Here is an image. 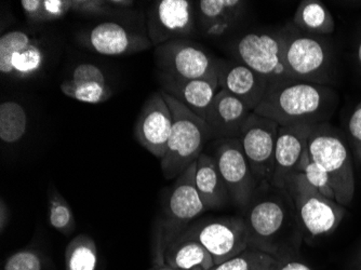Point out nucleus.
Segmentation results:
<instances>
[{"mask_svg":"<svg viewBox=\"0 0 361 270\" xmlns=\"http://www.w3.org/2000/svg\"><path fill=\"white\" fill-rule=\"evenodd\" d=\"M78 39L92 51L105 56H130L149 50L147 36L135 34L116 22H103L81 32Z\"/></svg>","mask_w":361,"mask_h":270,"instance_id":"15","label":"nucleus"},{"mask_svg":"<svg viewBox=\"0 0 361 270\" xmlns=\"http://www.w3.org/2000/svg\"><path fill=\"white\" fill-rule=\"evenodd\" d=\"M159 76L200 79L218 76L221 61L190 39H176L155 48Z\"/></svg>","mask_w":361,"mask_h":270,"instance_id":"7","label":"nucleus"},{"mask_svg":"<svg viewBox=\"0 0 361 270\" xmlns=\"http://www.w3.org/2000/svg\"><path fill=\"white\" fill-rule=\"evenodd\" d=\"M286 67L292 78L324 85L331 78V47L322 36L312 35L288 23L279 30Z\"/></svg>","mask_w":361,"mask_h":270,"instance_id":"4","label":"nucleus"},{"mask_svg":"<svg viewBox=\"0 0 361 270\" xmlns=\"http://www.w3.org/2000/svg\"><path fill=\"white\" fill-rule=\"evenodd\" d=\"M298 172L303 174L306 180H308L310 185H313L314 188L322 192L326 198L336 200L334 190H332L331 184H330L329 176L324 171V168L320 166L319 164H316L312 158L308 155V152H306L298 168Z\"/></svg>","mask_w":361,"mask_h":270,"instance_id":"31","label":"nucleus"},{"mask_svg":"<svg viewBox=\"0 0 361 270\" xmlns=\"http://www.w3.org/2000/svg\"><path fill=\"white\" fill-rule=\"evenodd\" d=\"M348 135L356 157L361 164V102L355 107L348 121Z\"/></svg>","mask_w":361,"mask_h":270,"instance_id":"34","label":"nucleus"},{"mask_svg":"<svg viewBox=\"0 0 361 270\" xmlns=\"http://www.w3.org/2000/svg\"><path fill=\"white\" fill-rule=\"evenodd\" d=\"M218 77L220 89L240 99L251 111L259 106L271 87L269 79L240 62L221 61Z\"/></svg>","mask_w":361,"mask_h":270,"instance_id":"18","label":"nucleus"},{"mask_svg":"<svg viewBox=\"0 0 361 270\" xmlns=\"http://www.w3.org/2000/svg\"><path fill=\"white\" fill-rule=\"evenodd\" d=\"M292 24L316 36L330 35L336 30V21L329 9L317 0H303L298 6Z\"/></svg>","mask_w":361,"mask_h":270,"instance_id":"25","label":"nucleus"},{"mask_svg":"<svg viewBox=\"0 0 361 270\" xmlns=\"http://www.w3.org/2000/svg\"><path fill=\"white\" fill-rule=\"evenodd\" d=\"M336 94L332 89L306 81L293 80L271 87L253 113L279 125H317L334 111Z\"/></svg>","mask_w":361,"mask_h":270,"instance_id":"1","label":"nucleus"},{"mask_svg":"<svg viewBox=\"0 0 361 270\" xmlns=\"http://www.w3.org/2000/svg\"><path fill=\"white\" fill-rule=\"evenodd\" d=\"M147 37L153 47L188 39L196 30L195 4L188 0H158L147 12Z\"/></svg>","mask_w":361,"mask_h":270,"instance_id":"11","label":"nucleus"},{"mask_svg":"<svg viewBox=\"0 0 361 270\" xmlns=\"http://www.w3.org/2000/svg\"><path fill=\"white\" fill-rule=\"evenodd\" d=\"M313 125L302 123L279 127L271 184L277 190H285L288 180L297 173L298 168L307 152L308 137Z\"/></svg>","mask_w":361,"mask_h":270,"instance_id":"16","label":"nucleus"},{"mask_svg":"<svg viewBox=\"0 0 361 270\" xmlns=\"http://www.w3.org/2000/svg\"><path fill=\"white\" fill-rule=\"evenodd\" d=\"M155 270H176V269H173V268H171V267H169V266L168 265H162V266H160V267H158L157 269H155Z\"/></svg>","mask_w":361,"mask_h":270,"instance_id":"39","label":"nucleus"},{"mask_svg":"<svg viewBox=\"0 0 361 270\" xmlns=\"http://www.w3.org/2000/svg\"><path fill=\"white\" fill-rule=\"evenodd\" d=\"M234 54L238 62L269 79L271 87L295 80L286 67L279 30L245 34L235 44Z\"/></svg>","mask_w":361,"mask_h":270,"instance_id":"6","label":"nucleus"},{"mask_svg":"<svg viewBox=\"0 0 361 270\" xmlns=\"http://www.w3.org/2000/svg\"><path fill=\"white\" fill-rule=\"evenodd\" d=\"M276 270H312L305 264L300 263V262H288L283 266H277Z\"/></svg>","mask_w":361,"mask_h":270,"instance_id":"36","label":"nucleus"},{"mask_svg":"<svg viewBox=\"0 0 361 270\" xmlns=\"http://www.w3.org/2000/svg\"><path fill=\"white\" fill-rule=\"evenodd\" d=\"M285 190L293 200L300 225L310 237L330 235L345 216V207L318 192L300 172L288 180Z\"/></svg>","mask_w":361,"mask_h":270,"instance_id":"5","label":"nucleus"},{"mask_svg":"<svg viewBox=\"0 0 361 270\" xmlns=\"http://www.w3.org/2000/svg\"><path fill=\"white\" fill-rule=\"evenodd\" d=\"M27 130L25 109L14 101H6L0 105V139L8 144L23 139Z\"/></svg>","mask_w":361,"mask_h":270,"instance_id":"26","label":"nucleus"},{"mask_svg":"<svg viewBox=\"0 0 361 270\" xmlns=\"http://www.w3.org/2000/svg\"><path fill=\"white\" fill-rule=\"evenodd\" d=\"M196 161L190 164L183 173L176 178L169 199L166 217L158 235L160 251L178 238L180 233L192 219L207 211L195 183Z\"/></svg>","mask_w":361,"mask_h":270,"instance_id":"8","label":"nucleus"},{"mask_svg":"<svg viewBox=\"0 0 361 270\" xmlns=\"http://www.w3.org/2000/svg\"><path fill=\"white\" fill-rule=\"evenodd\" d=\"M162 91L176 97L200 117L204 118L213 99L220 90L219 77L176 79L160 76Z\"/></svg>","mask_w":361,"mask_h":270,"instance_id":"21","label":"nucleus"},{"mask_svg":"<svg viewBox=\"0 0 361 270\" xmlns=\"http://www.w3.org/2000/svg\"><path fill=\"white\" fill-rule=\"evenodd\" d=\"M216 148V166L224 180L229 198L247 206L255 188V178L238 139L221 140Z\"/></svg>","mask_w":361,"mask_h":270,"instance_id":"14","label":"nucleus"},{"mask_svg":"<svg viewBox=\"0 0 361 270\" xmlns=\"http://www.w3.org/2000/svg\"><path fill=\"white\" fill-rule=\"evenodd\" d=\"M48 219L49 224L63 235H71L76 226L70 204L54 188H49Z\"/></svg>","mask_w":361,"mask_h":270,"instance_id":"30","label":"nucleus"},{"mask_svg":"<svg viewBox=\"0 0 361 270\" xmlns=\"http://www.w3.org/2000/svg\"><path fill=\"white\" fill-rule=\"evenodd\" d=\"M44 259L39 252L24 249L16 252L6 259L4 270H42Z\"/></svg>","mask_w":361,"mask_h":270,"instance_id":"32","label":"nucleus"},{"mask_svg":"<svg viewBox=\"0 0 361 270\" xmlns=\"http://www.w3.org/2000/svg\"><path fill=\"white\" fill-rule=\"evenodd\" d=\"M194 4L200 30L211 38L221 37L232 30L247 6L241 0H198Z\"/></svg>","mask_w":361,"mask_h":270,"instance_id":"22","label":"nucleus"},{"mask_svg":"<svg viewBox=\"0 0 361 270\" xmlns=\"http://www.w3.org/2000/svg\"><path fill=\"white\" fill-rule=\"evenodd\" d=\"M111 7H118L121 9H127V8L133 7L135 5L133 1H128V0H111V1H107Z\"/></svg>","mask_w":361,"mask_h":270,"instance_id":"37","label":"nucleus"},{"mask_svg":"<svg viewBox=\"0 0 361 270\" xmlns=\"http://www.w3.org/2000/svg\"><path fill=\"white\" fill-rule=\"evenodd\" d=\"M250 249L271 254V243L289 222V212L279 199H264L251 207L245 219Z\"/></svg>","mask_w":361,"mask_h":270,"instance_id":"17","label":"nucleus"},{"mask_svg":"<svg viewBox=\"0 0 361 270\" xmlns=\"http://www.w3.org/2000/svg\"><path fill=\"white\" fill-rule=\"evenodd\" d=\"M178 235L198 241L209 252L214 266L240 254L249 245L245 219L239 217H223L200 223Z\"/></svg>","mask_w":361,"mask_h":270,"instance_id":"9","label":"nucleus"},{"mask_svg":"<svg viewBox=\"0 0 361 270\" xmlns=\"http://www.w3.org/2000/svg\"><path fill=\"white\" fill-rule=\"evenodd\" d=\"M162 259L166 265L176 270H210L214 267L209 252L194 239L178 235L164 249Z\"/></svg>","mask_w":361,"mask_h":270,"instance_id":"23","label":"nucleus"},{"mask_svg":"<svg viewBox=\"0 0 361 270\" xmlns=\"http://www.w3.org/2000/svg\"></svg>","mask_w":361,"mask_h":270,"instance_id":"40","label":"nucleus"},{"mask_svg":"<svg viewBox=\"0 0 361 270\" xmlns=\"http://www.w3.org/2000/svg\"><path fill=\"white\" fill-rule=\"evenodd\" d=\"M195 183L207 210L220 208L229 198L216 159L207 154L202 153L197 159Z\"/></svg>","mask_w":361,"mask_h":270,"instance_id":"24","label":"nucleus"},{"mask_svg":"<svg viewBox=\"0 0 361 270\" xmlns=\"http://www.w3.org/2000/svg\"><path fill=\"white\" fill-rule=\"evenodd\" d=\"M308 155L324 168L341 206H350L355 195L352 159L340 132L329 123L314 125L307 143Z\"/></svg>","mask_w":361,"mask_h":270,"instance_id":"3","label":"nucleus"},{"mask_svg":"<svg viewBox=\"0 0 361 270\" xmlns=\"http://www.w3.org/2000/svg\"><path fill=\"white\" fill-rule=\"evenodd\" d=\"M20 4L32 23L58 21L74 12V0H22Z\"/></svg>","mask_w":361,"mask_h":270,"instance_id":"27","label":"nucleus"},{"mask_svg":"<svg viewBox=\"0 0 361 270\" xmlns=\"http://www.w3.org/2000/svg\"><path fill=\"white\" fill-rule=\"evenodd\" d=\"M60 89L70 99L87 104H101L113 95L104 73L91 63H82L75 67L71 78L65 79Z\"/></svg>","mask_w":361,"mask_h":270,"instance_id":"20","label":"nucleus"},{"mask_svg":"<svg viewBox=\"0 0 361 270\" xmlns=\"http://www.w3.org/2000/svg\"><path fill=\"white\" fill-rule=\"evenodd\" d=\"M278 261L267 252L247 249L233 259L214 266L210 270H276Z\"/></svg>","mask_w":361,"mask_h":270,"instance_id":"29","label":"nucleus"},{"mask_svg":"<svg viewBox=\"0 0 361 270\" xmlns=\"http://www.w3.org/2000/svg\"><path fill=\"white\" fill-rule=\"evenodd\" d=\"M172 130V115L161 91L152 93L140 111L135 137L142 147L161 160L167 152Z\"/></svg>","mask_w":361,"mask_h":270,"instance_id":"13","label":"nucleus"},{"mask_svg":"<svg viewBox=\"0 0 361 270\" xmlns=\"http://www.w3.org/2000/svg\"><path fill=\"white\" fill-rule=\"evenodd\" d=\"M74 12L86 16H109L116 10L109 8L107 1L101 0H74Z\"/></svg>","mask_w":361,"mask_h":270,"instance_id":"33","label":"nucleus"},{"mask_svg":"<svg viewBox=\"0 0 361 270\" xmlns=\"http://www.w3.org/2000/svg\"><path fill=\"white\" fill-rule=\"evenodd\" d=\"M160 91L172 115L171 134L160 166L166 180H173L197 161L204 144L213 137L212 132L204 118L192 113L176 97Z\"/></svg>","mask_w":361,"mask_h":270,"instance_id":"2","label":"nucleus"},{"mask_svg":"<svg viewBox=\"0 0 361 270\" xmlns=\"http://www.w3.org/2000/svg\"><path fill=\"white\" fill-rule=\"evenodd\" d=\"M281 125L269 118L251 113L238 140L255 180L271 185L274 174L275 147Z\"/></svg>","mask_w":361,"mask_h":270,"instance_id":"10","label":"nucleus"},{"mask_svg":"<svg viewBox=\"0 0 361 270\" xmlns=\"http://www.w3.org/2000/svg\"><path fill=\"white\" fill-rule=\"evenodd\" d=\"M46 54L36 38L23 30H10L0 38V72L14 79H28L42 72Z\"/></svg>","mask_w":361,"mask_h":270,"instance_id":"12","label":"nucleus"},{"mask_svg":"<svg viewBox=\"0 0 361 270\" xmlns=\"http://www.w3.org/2000/svg\"><path fill=\"white\" fill-rule=\"evenodd\" d=\"M8 222H9V210H8V207L6 206L4 199H1L0 201V231H1V233L5 231Z\"/></svg>","mask_w":361,"mask_h":270,"instance_id":"35","label":"nucleus"},{"mask_svg":"<svg viewBox=\"0 0 361 270\" xmlns=\"http://www.w3.org/2000/svg\"><path fill=\"white\" fill-rule=\"evenodd\" d=\"M252 113L245 103L220 89L204 116L212 137L216 139H238L241 129Z\"/></svg>","mask_w":361,"mask_h":270,"instance_id":"19","label":"nucleus"},{"mask_svg":"<svg viewBox=\"0 0 361 270\" xmlns=\"http://www.w3.org/2000/svg\"><path fill=\"white\" fill-rule=\"evenodd\" d=\"M97 247L88 235H78L65 250V270H95Z\"/></svg>","mask_w":361,"mask_h":270,"instance_id":"28","label":"nucleus"},{"mask_svg":"<svg viewBox=\"0 0 361 270\" xmlns=\"http://www.w3.org/2000/svg\"><path fill=\"white\" fill-rule=\"evenodd\" d=\"M357 60H358V64L361 68V40L359 42L358 48H357Z\"/></svg>","mask_w":361,"mask_h":270,"instance_id":"38","label":"nucleus"}]
</instances>
